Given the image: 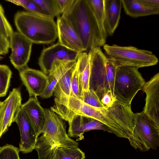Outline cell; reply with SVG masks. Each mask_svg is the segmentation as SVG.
I'll use <instances>...</instances> for the list:
<instances>
[{
	"label": "cell",
	"instance_id": "1",
	"mask_svg": "<svg viewBox=\"0 0 159 159\" xmlns=\"http://www.w3.org/2000/svg\"><path fill=\"white\" fill-rule=\"evenodd\" d=\"M71 23L88 53L106 42L87 0H75L71 8L62 15Z\"/></svg>",
	"mask_w": 159,
	"mask_h": 159
},
{
	"label": "cell",
	"instance_id": "2",
	"mask_svg": "<svg viewBox=\"0 0 159 159\" xmlns=\"http://www.w3.org/2000/svg\"><path fill=\"white\" fill-rule=\"evenodd\" d=\"M14 21L18 31L32 43L52 44L58 38L53 17L20 11L15 14Z\"/></svg>",
	"mask_w": 159,
	"mask_h": 159
},
{
	"label": "cell",
	"instance_id": "3",
	"mask_svg": "<svg viewBox=\"0 0 159 159\" xmlns=\"http://www.w3.org/2000/svg\"><path fill=\"white\" fill-rule=\"evenodd\" d=\"M88 54L90 67L89 89L93 91L100 100L108 91H111L114 95V82L117 67L100 48H96Z\"/></svg>",
	"mask_w": 159,
	"mask_h": 159
},
{
	"label": "cell",
	"instance_id": "4",
	"mask_svg": "<svg viewBox=\"0 0 159 159\" xmlns=\"http://www.w3.org/2000/svg\"><path fill=\"white\" fill-rule=\"evenodd\" d=\"M134 114L131 104L116 100L109 107L96 109L93 118L107 126L117 137L128 139L133 132Z\"/></svg>",
	"mask_w": 159,
	"mask_h": 159
},
{
	"label": "cell",
	"instance_id": "5",
	"mask_svg": "<svg viewBox=\"0 0 159 159\" xmlns=\"http://www.w3.org/2000/svg\"><path fill=\"white\" fill-rule=\"evenodd\" d=\"M103 48L107 57L117 67L132 66L138 68L157 65V57L150 51L132 46H121L105 44Z\"/></svg>",
	"mask_w": 159,
	"mask_h": 159
},
{
	"label": "cell",
	"instance_id": "6",
	"mask_svg": "<svg viewBox=\"0 0 159 159\" xmlns=\"http://www.w3.org/2000/svg\"><path fill=\"white\" fill-rule=\"evenodd\" d=\"M133 129L128 139L135 149L146 152L159 146V125L142 111L134 114Z\"/></svg>",
	"mask_w": 159,
	"mask_h": 159
},
{
	"label": "cell",
	"instance_id": "7",
	"mask_svg": "<svg viewBox=\"0 0 159 159\" xmlns=\"http://www.w3.org/2000/svg\"><path fill=\"white\" fill-rule=\"evenodd\" d=\"M138 69L132 66L116 68L114 95L117 100L130 105L138 91L142 90L146 82Z\"/></svg>",
	"mask_w": 159,
	"mask_h": 159
},
{
	"label": "cell",
	"instance_id": "8",
	"mask_svg": "<svg viewBox=\"0 0 159 159\" xmlns=\"http://www.w3.org/2000/svg\"><path fill=\"white\" fill-rule=\"evenodd\" d=\"M45 120L42 133L58 146L78 147L79 143L67 134L66 125L57 114L48 108H44Z\"/></svg>",
	"mask_w": 159,
	"mask_h": 159
},
{
	"label": "cell",
	"instance_id": "9",
	"mask_svg": "<svg viewBox=\"0 0 159 159\" xmlns=\"http://www.w3.org/2000/svg\"><path fill=\"white\" fill-rule=\"evenodd\" d=\"M9 39L10 61L19 71L27 66L33 43L18 31L14 32Z\"/></svg>",
	"mask_w": 159,
	"mask_h": 159
},
{
	"label": "cell",
	"instance_id": "10",
	"mask_svg": "<svg viewBox=\"0 0 159 159\" xmlns=\"http://www.w3.org/2000/svg\"><path fill=\"white\" fill-rule=\"evenodd\" d=\"M61 74L53 94L54 104L66 106L71 93V78L76 60H60Z\"/></svg>",
	"mask_w": 159,
	"mask_h": 159
},
{
	"label": "cell",
	"instance_id": "11",
	"mask_svg": "<svg viewBox=\"0 0 159 159\" xmlns=\"http://www.w3.org/2000/svg\"><path fill=\"white\" fill-rule=\"evenodd\" d=\"M79 54L57 42L43 49L39 58L38 64L42 71L48 74L55 61L59 60H77Z\"/></svg>",
	"mask_w": 159,
	"mask_h": 159
},
{
	"label": "cell",
	"instance_id": "12",
	"mask_svg": "<svg viewBox=\"0 0 159 159\" xmlns=\"http://www.w3.org/2000/svg\"><path fill=\"white\" fill-rule=\"evenodd\" d=\"M58 42L66 48L79 53L85 52L82 42L70 22L61 15L57 17Z\"/></svg>",
	"mask_w": 159,
	"mask_h": 159
},
{
	"label": "cell",
	"instance_id": "13",
	"mask_svg": "<svg viewBox=\"0 0 159 159\" xmlns=\"http://www.w3.org/2000/svg\"><path fill=\"white\" fill-rule=\"evenodd\" d=\"M67 122L69 127L68 135L72 138H78L81 140L84 138V132L93 130H101L110 133L113 131L101 122L92 118L79 115H74Z\"/></svg>",
	"mask_w": 159,
	"mask_h": 159
},
{
	"label": "cell",
	"instance_id": "14",
	"mask_svg": "<svg viewBox=\"0 0 159 159\" xmlns=\"http://www.w3.org/2000/svg\"><path fill=\"white\" fill-rule=\"evenodd\" d=\"M142 90L146 94L142 112L159 125V73L145 82Z\"/></svg>",
	"mask_w": 159,
	"mask_h": 159
},
{
	"label": "cell",
	"instance_id": "15",
	"mask_svg": "<svg viewBox=\"0 0 159 159\" xmlns=\"http://www.w3.org/2000/svg\"><path fill=\"white\" fill-rule=\"evenodd\" d=\"M19 72L20 79L30 97L40 96L48 84V75L42 71L29 68L28 66Z\"/></svg>",
	"mask_w": 159,
	"mask_h": 159
},
{
	"label": "cell",
	"instance_id": "16",
	"mask_svg": "<svg viewBox=\"0 0 159 159\" xmlns=\"http://www.w3.org/2000/svg\"><path fill=\"white\" fill-rule=\"evenodd\" d=\"M18 127L20 135V151L23 153L31 152L34 149L37 139L27 115L20 108L14 119Z\"/></svg>",
	"mask_w": 159,
	"mask_h": 159
},
{
	"label": "cell",
	"instance_id": "17",
	"mask_svg": "<svg viewBox=\"0 0 159 159\" xmlns=\"http://www.w3.org/2000/svg\"><path fill=\"white\" fill-rule=\"evenodd\" d=\"M21 108L28 117L38 138L42 133L45 122L44 108L36 97H30L26 102L22 104Z\"/></svg>",
	"mask_w": 159,
	"mask_h": 159
},
{
	"label": "cell",
	"instance_id": "18",
	"mask_svg": "<svg viewBox=\"0 0 159 159\" xmlns=\"http://www.w3.org/2000/svg\"><path fill=\"white\" fill-rule=\"evenodd\" d=\"M21 94L19 88H14L6 99L4 104L3 134L13 122L14 118L22 104Z\"/></svg>",
	"mask_w": 159,
	"mask_h": 159
},
{
	"label": "cell",
	"instance_id": "19",
	"mask_svg": "<svg viewBox=\"0 0 159 159\" xmlns=\"http://www.w3.org/2000/svg\"><path fill=\"white\" fill-rule=\"evenodd\" d=\"M122 7L121 0H104V25L108 35H112L118 27Z\"/></svg>",
	"mask_w": 159,
	"mask_h": 159
},
{
	"label": "cell",
	"instance_id": "20",
	"mask_svg": "<svg viewBox=\"0 0 159 159\" xmlns=\"http://www.w3.org/2000/svg\"><path fill=\"white\" fill-rule=\"evenodd\" d=\"M122 7L125 13L133 17L137 18L159 13V8L148 7L140 0H121Z\"/></svg>",
	"mask_w": 159,
	"mask_h": 159
},
{
	"label": "cell",
	"instance_id": "21",
	"mask_svg": "<svg viewBox=\"0 0 159 159\" xmlns=\"http://www.w3.org/2000/svg\"><path fill=\"white\" fill-rule=\"evenodd\" d=\"M79 77L81 95L82 93L89 89L90 67L88 54L79 53L75 65Z\"/></svg>",
	"mask_w": 159,
	"mask_h": 159
},
{
	"label": "cell",
	"instance_id": "22",
	"mask_svg": "<svg viewBox=\"0 0 159 159\" xmlns=\"http://www.w3.org/2000/svg\"><path fill=\"white\" fill-rule=\"evenodd\" d=\"M60 60H57L53 63L49 73L48 74V84L43 93L40 96L43 99H47L53 94L55 88L59 79L61 74Z\"/></svg>",
	"mask_w": 159,
	"mask_h": 159
},
{
	"label": "cell",
	"instance_id": "23",
	"mask_svg": "<svg viewBox=\"0 0 159 159\" xmlns=\"http://www.w3.org/2000/svg\"><path fill=\"white\" fill-rule=\"evenodd\" d=\"M57 146L43 134L37 138L34 149L37 152L39 159H50Z\"/></svg>",
	"mask_w": 159,
	"mask_h": 159
},
{
	"label": "cell",
	"instance_id": "24",
	"mask_svg": "<svg viewBox=\"0 0 159 159\" xmlns=\"http://www.w3.org/2000/svg\"><path fill=\"white\" fill-rule=\"evenodd\" d=\"M85 154L78 147L58 146L50 159H84Z\"/></svg>",
	"mask_w": 159,
	"mask_h": 159
},
{
	"label": "cell",
	"instance_id": "25",
	"mask_svg": "<svg viewBox=\"0 0 159 159\" xmlns=\"http://www.w3.org/2000/svg\"><path fill=\"white\" fill-rule=\"evenodd\" d=\"M87 1L97 21L103 38L106 41L108 35L104 25V0H87Z\"/></svg>",
	"mask_w": 159,
	"mask_h": 159
},
{
	"label": "cell",
	"instance_id": "26",
	"mask_svg": "<svg viewBox=\"0 0 159 159\" xmlns=\"http://www.w3.org/2000/svg\"><path fill=\"white\" fill-rule=\"evenodd\" d=\"M49 17L54 18L61 14L57 0H33Z\"/></svg>",
	"mask_w": 159,
	"mask_h": 159
},
{
	"label": "cell",
	"instance_id": "27",
	"mask_svg": "<svg viewBox=\"0 0 159 159\" xmlns=\"http://www.w3.org/2000/svg\"><path fill=\"white\" fill-rule=\"evenodd\" d=\"M12 74L11 71L7 66L0 64V97L6 95Z\"/></svg>",
	"mask_w": 159,
	"mask_h": 159
},
{
	"label": "cell",
	"instance_id": "28",
	"mask_svg": "<svg viewBox=\"0 0 159 159\" xmlns=\"http://www.w3.org/2000/svg\"><path fill=\"white\" fill-rule=\"evenodd\" d=\"M81 100L97 110H101L105 107L102 103L100 100L96 93L89 89L82 93Z\"/></svg>",
	"mask_w": 159,
	"mask_h": 159
},
{
	"label": "cell",
	"instance_id": "29",
	"mask_svg": "<svg viewBox=\"0 0 159 159\" xmlns=\"http://www.w3.org/2000/svg\"><path fill=\"white\" fill-rule=\"evenodd\" d=\"M19 148L7 144L0 147V159H20Z\"/></svg>",
	"mask_w": 159,
	"mask_h": 159
},
{
	"label": "cell",
	"instance_id": "30",
	"mask_svg": "<svg viewBox=\"0 0 159 159\" xmlns=\"http://www.w3.org/2000/svg\"><path fill=\"white\" fill-rule=\"evenodd\" d=\"M14 31L5 15L4 9L0 4V35L9 39Z\"/></svg>",
	"mask_w": 159,
	"mask_h": 159
},
{
	"label": "cell",
	"instance_id": "31",
	"mask_svg": "<svg viewBox=\"0 0 159 159\" xmlns=\"http://www.w3.org/2000/svg\"><path fill=\"white\" fill-rule=\"evenodd\" d=\"M71 85V93L70 96L74 95L81 100V91L79 77L77 70L75 66L72 74Z\"/></svg>",
	"mask_w": 159,
	"mask_h": 159
},
{
	"label": "cell",
	"instance_id": "32",
	"mask_svg": "<svg viewBox=\"0 0 159 159\" xmlns=\"http://www.w3.org/2000/svg\"><path fill=\"white\" fill-rule=\"evenodd\" d=\"M24 8L26 11L32 13L49 16L33 0H28L27 3Z\"/></svg>",
	"mask_w": 159,
	"mask_h": 159
},
{
	"label": "cell",
	"instance_id": "33",
	"mask_svg": "<svg viewBox=\"0 0 159 159\" xmlns=\"http://www.w3.org/2000/svg\"><path fill=\"white\" fill-rule=\"evenodd\" d=\"M75 0H57L62 15L68 11L72 7Z\"/></svg>",
	"mask_w": 159,
	"mask_h": 159
},
{
	"label": "cell",
	"instance_id": "34",
	"mask_svg": "<svg viewBox=\"0 0 159 159\" xmlns=\"http://www.w3.org/2000/svg\"><path fill=\"white\" fill-rule=\"evenodd\" d=\"M116 100L111 91H108L101 98L100 101L106 107H111Z\"/></svg>",
	"mask_w": 159,
	"mask_h": 159
},
{
	"label": "cell",
	"instance_id": "35",
	"mask_svg": "<svg viewBox=\"0 0 159 159\" xmlns=\"http://www.w3.org/2000/svg\"><path fill=\"white\" fill-rule=\"evenodd\" d=\"M9 48V39L0 35V55L8 53Z\"/></svg>",
	"mask_w": 159,
	"mask_h": 159
},
{
	"label": "cell",
	"instance_id": "36",
	"mask_svg": "<svg viewBox=\"0 0 159 159\" xmlns=\"http://www.w3.org/2000/svg\"><path fill=\"white\" fill-rule=\"evenodd\" d=\"M4 104L0 100V138L3 134Z\"/></svg>",
	"mask_w": 159,
	"mask_h": 159
},
{
	"label": "cell",
	"instance_id": "37",
	"mask_svg": "<svg viewBox=\"0 0 159 159\" xmlns=\"http://www.w3.org/2000/svg\"><path fill=\"white\" fill-rule=\"evenodd\" d=\"M146 6L152 8H159V0H140Z\"/></svg>",
	"mask_w": 159,
	"mask_h": 159
},
{
	"label": "cell",
	"instance_id": "38",
	"mask_svg": "<svg viewBox=\"0 0 159 159\" xmlns=\"http://www.w3.org/2000/svg\"><path fill=\"white\" fill-rule=\"evenodd\" d=\"M6 1L13 3L17 5L22 7L24 8L27 4L28 0H6Z\"/></svg>",
	"mask_w": 159,
	"mask_h": 159
},
{
	"label": "cell",
	"instance_id": "39",
	"mask_svg": "<svg viewBox=\"0 0 159 159\" xmlns=\"http://www.w3.org/2000/svg\"><path fill=\"white\" fill-rule=\"evenodd\" d=\"M3 57L2 56L0 55V60H2L3 58Z\"/></svg>",
	"mask_w": 159,
	"mask_h": 159
}]
</instances>
